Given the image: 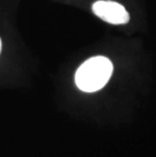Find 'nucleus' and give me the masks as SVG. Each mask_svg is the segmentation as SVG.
I'll return each mask as SVG.
<instances>
[{
    "instance_id": "3",
    "label": "nucleus",
    "mask_w": 156,
    "mask_h": 157,
    "mask_svg": "<svg viewBox=\"0 0 156 157\" xmlns=\"http://www.w3.org/2000/svg\"><path fill=\"white\" fill-rule=\"evenodd\" d=\"M0 52H1V40H0Z\"/></svg>"
},
{
    "instance_id": "1",
    "label": "nucleus",
    "mask_w": 156,
    "mask_h": 157,
    "mask_svg": "<svg viewBox=\"0 0 156 157\" xmlns=\"http://www.w3.org/2000/svg\"><path fill=\"white\" fill-rule=\"evenodd\" d=\"M112 73V64L108 58L96 56L85 61L75 74L77 87L85 92H94L107 84Z\"/></svg>"
},
{
    "instance_id": "2",
    "label": "nucleus",
    "mask_w": 156,
    "mask_h": 157,
    "mask_svg": "<svg viewBox=\"0 0 156 157\" xmlns=\"http://www.w3.org/2000/svg\"><path fill=\"white\" fill-rule=\"evenodd\" d=\"M92 10L102 21L112 25H124L130 19L128 11L121 4L108 0H99L92 5Z\"/></svg>"
}]
</instances>
